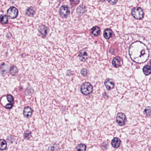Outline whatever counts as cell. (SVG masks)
I'll list each match as a JSON object with an SVG mask.
<instances>
[{
	"instance_id": "5bb4252c",
	"label": "cell",
	"mask_w": 151,
	"mask_h": 151,
	"mask_svg": "<svg viewBox=\"0 0 151 151\" xmlns=\"http://www.w3.org/2000/svg\"><path fill=\"white\" fill-rule=\"evenodd\" d=\"M35 10L33 7H30L28 8L26 11V14L27 16H32L35 14Z\"/></svg>"
},
{
	"instance_id": "4fadbf2b",
	"label": "cell",
	"mask_w": 151,
	"mask_h": 151,
	"mask_svg": "<svg viewBox=\"0 0 151 151\" xmlns=\"http://www.w3.org/2000/svg\"><path fill=\"white\" fill-rule=\"evenodd\" d=\"M38 31L43 36H46L47 33V29L44 25H41L38 28Z\"/></svg>"
},
{
	"instance_id": "e0dca14e",
	"label": "cell",
	"mask_w": 151,
	"mask_h": 151,
	"mask_svg": "<svg viewBox=\"0 0 151 151\" xmlns=\"http://www.w3.org/2000/svg\"><path fill=\"white\" fill-rule=\"evenodd\" d=\"M143 72L146 76L149 75L151 73V69L150 66L148 65L145 66L143 68Z\"/></svg>"
},
{
	"instance_id": "cb8c5ba5",
	"label": "cell",
	"mask_w": 151,
	"mask_h": 151,
	"mask_svg": "<svg viewBox=\"0 0 151 151\" xmlns=\"http://www.w3.org/2000/svg\"><path fill=\"white\" fill-rule=\"evenodd\" d=\"M31 136V132L29 131H26L24 133V137L26 139L30 138Z\"/></svg>"
},
{
	"instance_id": "44dd1931",
	"label": "cell",
	"mask_w": 151,
	"mask_h": 151,
	"mask_svg": "<svg viewBox=\"0 0 151 151\" xmlns=\"http://www.w3.org/2000/svg\"><path fill=\"white\" fill-rule=\"evenodd\" d=\"M18 69L15 66H12V67L10 68V74H11L12 75H16V74L18 73Z\"/></svg>"
},
{
	"instance_id": "7402d4cb",
	"label": "cell",
	"mask_w": 151,
	"mask_h": 151,
	"mask_svg": "<svg viewBox=\"0 0 151 151\" xmlns=\"http://www.w3.org/2000/svg\"><path fill=\"white\" fill-rule=\"evenodd\" d=\"M77 12L79 14H82L85 12V8L83 5L79 6L77 9Z\"/></svg>"
},
{
	"instance_id": "ba28073f",
	"label": "cell",
	"mask_w": 151,
	"mask_h": 151,
	"mask_svg": "<svg viewBox=\"0 0 151 151\" xmlns=\"http://www.w3.org/2000/svg\"><path fill=\"white\" fill-rule=\"evenodd\" d=\"M32 112H33V111H32V110L31 109V108L29 107H25V108L24 109L23 113H24V116L25 117L29 118L32 116Z\"/></svg>"
},
{
	"instance_id": "8992f818",
	"label": "cell",
	"mask_w": 151,
	"mask_h": 151,
	"mask_svg": "<svg viewBox=\"0 0 151 151\" xmlns=\"http://www.w3.org/2000/svg\"><path fill=\"white\" fill-rule=\"evenodd\" d=\"M116 121L119 125L122 126L124 125L126 121L125 115L121 113H118L116 117Z\"/></svg>"
},
{
	"instance_id": "2e32d148",
	"label": "cell",
	"mask_w": 151,
	"mask_h": 151,
	"mask_svg": "<svg viewBox=\"0 0 151 151\" xmlns=\"http://www.w3.org/2000/svg\"><path fill=\"white\" fill-rule=\"evenodd\" d=\"M8 70V66L5 64H3L0 67V70L3 74H7Z\"/></svg>"
},
{
	"instance_id": "1f68e13d",
	"label": "cell",
	"mask_w": 151,
	"mask_h": 151,
	"mask_svg": "<svg viewBox=\"0 0 151 151\" xmlns=\"http://www.w3.org/2000/svg\"><path fill=\"white\" fill-rule=\"evenodd\" d=\"M150 66H151V61H150Z\"/></svg>"
},
{
	"instance_id": "83f0119b",
	"label": "cell",
	"mask_w": 151,
	"mask_h": 151,
	"mask_svg": "<svg viewBox=\"0 0 151 151\" xmlns=\"http://www.w3.org/2000/svg\"><path fill=\"white\" fill-rule=\"evenodd\" d=\"M13 103H8V104H7L5 106V108L8 109H11L12 107H13Z\"/></svg>"
},
{
	"instance_id": "603a6c76",
	"label": "cell",
	"mask_w": 151,
	"mask_h": 151,
	"mask_svg": "<svg viewBox=\"0 0 151 151\" xmlns=\"http://www.w3.org/2000/svg\"><path fill=\"white\" fill-rule=\"evenodd\" d=\"M144 113L145 115L150 116L151 115V108L150 107H148L145 109L144 111Z\"/></svg>"
},
{
	"instance_id": "7a4b0ae2",
	"label": "cell",
	"mask_w": 151,
	"mask_h": 151,
	"mask_svg": "<svg viewBox=\"0 0 151 151\" xmlns=\"http://www.w3.org/2000/svg\"><path fill=\"white\" fill-rule=\"evenodd\" d=\"M93 91V87L91 84L88 82H85L82 85L81 92L84 95H87L91 93Z\"/></svg>"
},
{
	"instance_id": "d4e9b609",
	"label": "cell",
	"mask_w": 151,
	"mask_h": 151,
	"mask_svg": "<svg viewBox=\"0 0 151 151\" xmlns=\"http://www.w3.org/2000/svg\"><path fill=\"white\" fill-rule=\"evenodd\" d=\"M7 98L8 99V101L10 102V103H13L14 102V98L11 95H8L7 96Z\"/></svg>"
},
{
	"instance_id": "f546056e",
	"label": "cell",
	"mask_w": 151,
	"mask_h": 151,
	"mask_svg": "<svg viewBox=\"0 0 151 151\" xmlns=\"http://www.w3.org/2000/svg\"><path fill=\"white\" fill-rule=\"evenodd\" d=\"M100 1H101V2H104V1H105V0H99Z\"/></svg>"
},
{
	"instance_id": "ffe728a7",
	"label": "cell",
	"mask_w": 151,
	"mask_h": 151,
	"mask_svg": "<svg viewBox=\"0 0 151 151\" xmlns=\"http://www.w3.org/2000/svg\"><path fill=\"white\" fill-rule=\"evenodd\" d=\"M86 150V146L84 144H79L76 148V151H85Z\"/></svg>"
},
{
	"instance_id": "277c9868",
	"label": "cell",
	"mask_w": 151,
	"mask_h": 151,
	"mask_svg": "<svg viewBox=\"0 0 151 151\" xmlns=\"http://www.w3.org/2000/svg\"><path fill=\"white\" fill-rule=\"evenodd\" d=\"M7 13L10 18L12 19L16 18L18 16V11L15 7H11L8 9Z\"/></svg>"
},
{
	"instance_id": "7c38bea8",
	"label": "cell",
	"mask_w": 151,
	"mask_h": 151,
	"mask_svg": "<svg viewBox=\"0 0 151 151\" xmlns=\"http://www.w3.org/2000/svg\"><path fill=\"white\" fill-rule=\"evenodd\" d=\"M79 60L82 62L85 61L87 59V53L85 51H82L80 52L79 54Z\"/></svg>"
},
{
	"instance_id": "d6986e66",
	"label": "cell",
	"mask_w": 151,
	"mask_h": 151,
	"mask_svg": "<svg viewBox=\"0 0 151 151\" xmlns=\"http://www.w3.org/2000/svg\"><path fill=\"white\" fill-rule=\"evenodd\" d=\"M7 148V143L6 141L3 139L0 140V150H4Z\"/></svg>"
},
{
	"instance_id": "f1b7e54d",
	"label": "cell",
	"mask_w": 151,
	"mask_h": 151,
	"mask_svg": "<svg viewBox=\"0 0 151 151\" xmlns=\"http://www.w3.org/2000/svg\"><path fill=\"white\" fill-rule=\"evenodd\" d=\"M107 1L110 4H116L117 1V0H107Z\"/></svg>"
},
{
	"instance_id": "ac0fdd59",
	"label": "cell",
	"mask_w": 151,
	"mask_h": 151,
	"mask_svg": "<svg viewBox=\"0 0 151 151\" xmlns=\"http://www.w3.org/2000/svg\"><path fill=\"white\" fill-rule=\"evenodd\" d=\"M0 22L2 24H8V17L6 15H1L0 16Z\"/></svg>"
},
{
	"instance_id": "9a60e30c",
	"label": "cell",
	"mask_w": 151,
	"mask_h": 151,
	"mask_svg": "<svg viewBox=\"0 0 151 151\" xmlns=\"http://www.w3.org/2000/svg\"><path fill=\"white\" fill-rule=\"evenodd\" d=\"M100 32V29L98 27H94L91 29V34L94 36H97Z\"/></svg>"
},
{
	"instance_id": "4316f807",
	"label": "cell",
	"mask_w": 151,
	"mask_h": 151,
	"mask_svg": "<svg viewBox=\"0 0 151 151\" xmlns=\"http://www.w3.org/2000/svg\"><path fill=\"white\" fill-rule=\"evenodd\" d=\"M80 0H70L71 4L73 6H75L79 3Z\"/></svg>"
},
{
	"instance_id": "484cf974",
	"label": "cell",
	"mask_w": 151,
	"mask_h": 151,
	"mask_svg": "<svg viewBox=\"0 0 151 151\" xmlns=\"http://www.w3.org/2000/svg\"><path fill=\"white\" fill-rule=\"evenodd\" d=\"M81 74L83 76H87L88 74V71L86 69H83L81 71Z\"/></svg>"
},
{
	"instance_id": "8fae6325",
	"label": "cell",
	"mask_w": 151,
	"mask_h": 151,
	"mask_svg": "<svg viewBox=\"0 0 151 151\" xmlns=\"http://www.w3.org/2000/svg\"><path fill=\"white\" fill-rule=\"evenodd\" d=\"M112 65L115 68L119 67L121 66V59L119 57H115L112 61Z\"/></svg>"
},
{
	"instance_id": "30bf717a",
	"label": "cell",
	"mask_w": 151,
	"mask_h": 151,
	"mask_svg": "<svg viewBox=\"0 0 151 151\" xmlns=\"http://www.w3.org/2000/svg\"><path fill=\"white\" fill-rule=\"evenodd\" d=\"M112 34H113V32L112 31V30L108 28L104 30L103 32V36L104 38L107 39H108L111 38V36H112Z\"/></svg>"
},
{
	"instance_id": "9c48e42d",
	"label": "cell",
	"mask_w": 151,
	"mask_h": 151,
	"mask_svg": "<svg viewBox=\"0 0 151 151\" xmlns=\"http://www.w3.org/2000/svg\"><path fill=\"white\" fill-rule=\"evenodd\" d=\"M120 144H121L120 140L117 137L114 138L111 141L112 146L114 148H118L120 146Z\"/></svg>"
},
{
	"instance_id": "5b68a950",
	"label": "cell",
	"mask_w": 151,
	"mask_h": 151,
	"mask_svg": "<svg viewBox=\"0 0 151 151\" xmlns=\"http://www.w3.org/2000/svg\"><path fill=\"white\" fill-rule=\"evenodd\" d=\"M70 11L69 8L67 6L62 5L60 8L59 13L60 16L63 18H66L70 14Z\"/></svg>"
},
{
	"instance_id": "52a82bcc",
	"label": "cell",
	"mask_w": 151,
	"mask_h": 151,
	"mask_svg": "<svg viewBox=\"0 0 151 151\" xmlns=\"http://www.w3.org/2000/svg\"><path fill=\"white\" fill-rule=\"evenodd\" d=\"M105 86L107 89L110 90L113 89L114 86V82L112 79H107L105 81Z\"/></svg>"
},
{
	"instance_id": "3957f363",
	"label": "cell",
	"mask_w": 151,
	"mask_h": 151,
	"mask_svg": "<svg viewBox=\"0 0 151 151\" xmlns=\"http://www.w3.org/2000/svg\"><path fill=\"white\" fill-rule=\"evenodd\" d=\"M132 15L136 19L141 20L144 17V13L142 8L139 7H136L133 9Z\"/></svg>"
},
{
	"instance_id": "6da1fadb",
	"label": "cell",
	"mask_w": 151,
	"mask_h": 151,
	"mask_svg": "<svg viewBox=\"0 0 151 151\" xmlns=\"http://www.w3.org/2000/svg\"><path fill=\"white\" fill-rule=\"evenodd\" d=\"M129 52L131 59L137 63H142L146 62L149 56V51L147 46L139 41L131 44Z\"/></svg>"
},
{
	"instance_id": "4dcf8cb0",
	"label": "cell",
	"mask_w": 151,
	"mask_h": 151,
	"mask_svg": "<svg viewBox=\"0 0 151 151\" xmlns=\"http://www.w3.org/2000/svg\"><path fill=\"white\" fill-rule=\"evenodd\" d=\"M58 0V1H60V2H61V1H63V0Z\"/></svg>"
}]
</instances>
